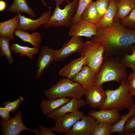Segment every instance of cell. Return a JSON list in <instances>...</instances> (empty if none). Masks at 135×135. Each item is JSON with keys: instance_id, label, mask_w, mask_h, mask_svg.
Masks as SVG:
<instances>
[{"instance_id": "39", "label": "cell", "mask_w": 135, "mask_h": 135, "mask_svg": "<svg viewBox=\"0 0 135 135\" xmlns=\"http://www.w3.org/2000/svg\"><path fill=\"white\" fill-rule=\"evenodd\" d=\"M42 2L43 6L45 7H47L48 5L45 0H40ZM71 0H54L56 6H59L64 2H66L67 3L70 2Z\"/></svg>"}, {"instance_id": "17", "label": "cell", "mask_w": 135, "mask_h": 135, "mask_svg": "<svg viewBox=\"0 0 135 135\" xmlns=\"http://www.w3.org/2000/svg\"><path fill=\"white\" fill-rule=\"evenodd\" d=\"M96 75L88 66L86 65L84 66L81 70L71 80L78 83L87 90L94 85Z\"/></svg>"}, {"instance_id": "20", "label": "cell", "mask_w": 135, "mask_h": 135, "mask_svg": "<svg viewBox=\"0 0 135 135\" xmlns=\"http://www.w3.org/2000/svg\"><path fill=\"white\" fill-rule=\"evenodd\" d=\"M19 18L17 14L8 20L0 22V36H5L12 41L15 40L14 34L19 25Z\"/></svg>"}, {"instance_id": "38", "label": "cell", "mask_w": 135, "mask_h": 135, "mask_svg": "<svg viewBox=\"0 0 135 135\" xmlns=\"http://www.w3.org/2000/svg\"><path fill=\"white\" fill-rule=\"evenodd\" d=\"M0 116L2 120L4 121L8 120L11 118L10 112L4 107H0Z\"/></svg>"}, {"instance_id": "37", "label": "cell", "mask_w": 135, "mask_h": 135, "mask_svg": "<svg viewBox=\"0 0 135 135\" xmlns=\"http://www.w3.org/2000/svg\"><path fill=\"white\" fill-rule=\"evenodd\" d=\"M39 131L38 135H56L54 133L52 128L45 127L42 125L38 126Z\"/></svg>"}, {"instance_id": "9", "label": "cell", "mask_w": 135, "mask_h": 135, "mask_svg": "<svg viewBox=\"0 0 135 135\" xmlns=\"http://www.w3.org/2000/svg\"><path fill=\"white\" fill-rule=\"evenodd\" d=\"M82 112L78 110L69 112L57 118L55 120V126L52 128L53 132L64 133L70 130L73 125L84 116Z\"/></svg>"}, {"instance_id": "40", "label": "cell", "mask_w": 135, "mask_h": 135, "mask_svg": "<svg viewBox=\"0 0 135 135\" xmlns=\"http://www.w3.org/2000/svg\"><path fill=\"white\" fill-rule=\"evenodd\" d=\"M6 4L5 1L3 0H0V11H3L6 8Z\"/></svg>"}, {"instance_id": "19", "label": "cell", "mask_w": 135, "mask_h": 135, "mask_svg": "<svg viewBox=\"0 0 135 135\" xmlns=\"http://www.w3.org/2000/svg\"><path fill=\"white\" fill-rule=\"evenodd\" d=\"M116 0H109L108 8L103 16L96 25L100 28L108 29L113 26L114 18L116 14Z\"/></svg>"}, {"instance_id": "42", "label": "cell", "mask_w": 135, "mask_h": 135, "mask_svg": "<svg viewBox=\"0 0 135 135\" xmlns=\"http://www.w3.org/2000/svg\"></svg>"}, {"instance_id": "15", "label": "cell", "mask_w": 135, "mask_h": 135, "mask_svg": "<svg viewBox=\"0 0 135 135\" xmlns=\"http://www.w3.org/2000/svg\"><path fill=\"white\" fill-rule=\"evenodd\" d=\"M87 104L82 98H72L68 102L56 110L46 115L47 117L55 120L66 114L79 110L82 106Z\"/></svg>"}, {"instance_id": "7", "label": "cell", "mask_w": 135, "mask_h": 135, "mask_svg": "<svg viewBox=\"0 0 135 135\" xmlns=\"http://www.w3.org/2000/svg\"><path fill=\"white\" fill-rule=\"evenodd\" d=\"M22 113L20 111L17 112L15 116L7 121L0 120L1 130L2 135H19L23 130H28L38 135L39 129L33 130L26 127L23 123Z\"/></svg>"}, {"instance_id": "6", "label": "cell", "mask_w": 135, "mask_h": 135, "mask_svg": "<svg viewBox=\"0 0 135 135\" xmlns=\"http://www.w3.org/2000/svg\"><path fill=\"white\" fill-rule=\"evenodd\" d=\"M79 1L73 0L67 3L62 9L56 6L48 22L43 24L44 28L48 29L51 26L54 28L62 26L71 27V21L77 10Z\"/></svg>"}, {"instance_id": "35", "label": "cell", "mask_w": 135, "mask_h": 135, "mask_svg": "<svg viewBox=\"0 0 135 135\" xmlns=\"http://www.w3.org/2000/svg\"><path fill=\"white\" fill-rule=\"evenodd\" d=\"M109 0H96L95 2L96 8L100 16L102 18L108 7Z\"/></svg>"}, {"instance_id": "12", "label": "cell", "mask_w": 135, "mask_h": 135, "mask_svg": "<svg viewBox=\"0 0 135 135\" xmlns=\"http://www.w3.org/2000/svg\"><path fill=\"white\" fill-rule=\"evenodd\" d=\"M41 14L40 16L36 20H33L22 15L18 13L20 20L19 23L16 29L23 31L27 30L34 31L37 29L41 25L47 22L51 16V8Z\"/></svg>"}, {"instance_id": "23", "label": "cell", "mask_w": 135, "mask_h": 135, "mask_svg": "<svg viewBox=\"0 0 135 135\" xmlns=\"http://www.w3.org/2000/svg\"><path fill=\"white\" fill-rule=\"evenodd\" d=\"M7 10L13 14L25 12L31 17L36 16V13L28 4L26 0H14L12 4Z\"/></svg>"}, {"instance_id": "24", "label": "cell", "mask_w": 135, "mask_h": 135, "mask_svg": "<svg viewBox=\"0 0 135 135\" xmlns=\"http://www.w3.org/2000/svg\"><path fill=\"white\" fill-rule=\"evenodd\" d=\"M116 14L115 18L122 19L127 16L135 8L134 0H116Z\"/></svg>"}, {"instance_id": "21", "label": "cell", "mask_w": 135, "mask_h": 135, "mask_svg": "<svg viewBox=\"0 0 135 135\" xmlns=\"http://www.w3.org/2000/svg\"><path fill=\"white\" fill-rule=\"evenodd\" d=\"M70 98H60L42 99L40 104V106L44 115L53 112L68 102L70 100Z\"/></svg>"}, {"instance_id": "5", "label": "cell", "mask_w": 135, "mask_h": 135, "mask_svg": "<svg viewBox=\"0 0 135 135\" xmlns=\"http://www.w3.org/2000/svg\"><path fill=\"white\" fill-rule=\"evenodd\" d=\"M104 50L102 44L91 40L84 43L78 53L81 56L85 57L86 65L97 74L103 64Z\"/></svg>"}, {"instance_id": "30", "label": "cell", "mask_w": 135, "mask_h": 135, "mask_svg": "<svg viewBox=\"0 0 135 135\" xmlns=\"http://www.w3.org/2000/svg\"><path fill=\"white\" fill-rule=\"evenodd\" d=\"M93 0H79L78 8L71 22V26L78 22L81 18L84 12Z\"/></svg>"}, {"instance_id": "13", "label": "cell", "mask_w": 135, "mask_h": 135, "mask_svg": "<svg viewBox=\"0 0 135 135\" xmlns=\"http://www.w3.org/2000/svg\"><path fill=\"white\" fill-rule=\"evenodd\" d=\"M54 50L48 46H42L36 60V78L40 77L44 71L54 61Z\"/></svg>"}, {"instance_id": "18", "label": "cell", "mask_w": 135, "mask_h": 135, "mask_svg": "<svg viewBox=\"0 0 135 135\" xmlns=\"http://www.w3.org/2000/svg\"><path fill=\"white\" fill-rule=\"evenodd\" d=\"M88 116L95 118L98 123L109 122L114 124L120 119L122 116L116 109L92 110L88 114Z\"/></svg>"}, {"instance_id": "25", "label": "cell", "mask_w": 135, "mask_h": 135, "mask_svg": "<svg viewBox=\"0 0 135 135\" xmlns=\"http://www.w3.org/2000/svg\"><path fill=\"white\" fill-rule=\"evenodd\" d=\"M128 111L127 114L122 116L117 122L112 125L110 130L111 133L116 132L119 135L124 134L123 128L126 123L131 117L135 114V103Z\"/></svg>"}, {"instance_id": "31", "label": "cell", "mask_w": 135, "mask_h": 135, "mask_svg": "<svg viewBox=\"0 0 135 135\" xmlns=\"http://www.w3.org/2000/svg\"><path fill=\"white\" fill-rule=\"evenodd\" d=\"M113 124L110 122L98 123L96 126L92 135H111V128Z\"/></svg>"}, {"instance_id": "41", "label": "cell", "mask_w": 135, "mask_h": 135, "mask_svg": "<svg viewBox=\"0 0 135 135\" xmlns=\"http://www.w3.org/2000/svg\"><path fill=\"white\" fill-rule=\"evenodd\" d=\"M128 135H135V132L129 134Z\"/></svg>"}, {"instance_id": "10", "label": "cell", "mask_w": 135, "mask_h": 135, "mask_svg": "<svg viewBox=\"0 0 135 135\" xmlns=\"http://www.w3.org/2000/svg\"><path fill=\"white\" fill-rule=\"evenodd\" d=\"M99 28L96 24L90 22L82 17L77 22L70 28L68 33L69 36H84L91 38L97 35Z\"/></svg>"}, {"instance_id": "3", "label": "cell", "mask_w": 135, "mask_h": 135, "mask_svg": "<svg viewBox=\"0 0 135 135\" xmlns=\"http://www.w3.org/2000/svg\"><path fill=\"white\" fill-rule=\"evenodd\" d=\"M130 84L127 79L120 83L116 89L105 90L106 97L100 110L115 109L122 110L130 108L135 103L133 96L130 94Z\"/></svg>"}, {"instance_id": "33", "label": "cell", "mask_w": 135, "mask_h": 135, "mask_svg": "<svg viewBox=\"0 0 135 135\" xmlns=\"http://www.w3.org/2000/svg\"><path fill=\"white\" fill-rule=\"evenodd\" d=\"M24 99L21 96L13 101H8L4 103V107L10 112H14L18 108L20 104Z\"/></svg>"}, {"instance_id": "32", "label": "cell", "mask_w": 135, "mask_h": 135, "mask_svg": "<svg viewBox=\"0 0 135 135\" xmlns=\"http://www.w3.org/2000/svg\"><path fill=\"white\" fill-rule=\"evenodd\" d=\"M121 24L131 30H135V8L126 17L120 20Z\"/></svg>"}, {"instance_id": "29", "label": "cell", "mask_w": 135, "mask_h": 135, "mask_svg": "<svg viewBox=\"0 0 135 135\" xmlns=\"http://www.w3.org/2000/svg\"><path fill=\"white\" fill-rule=\"evenodd\" d=\"M129 54L127 52L124 54L121 58L122 62L126 66L135 70V43L132 46Z\"/></svg>"}, {"instance_id": "8", "label": "cell", "mask_w": 135, "mask_h": 135, "mask_svg": "<svg viewBox=\"0 0 135 135\" xmlns=\"http://www.w3.org/2000/svg\"><path fill=\"white\" fill-rule=\"evenodd\" d=\"M84 43L81 38L72 36L68 42L63 44L61 49L54 50V61H58L64 60L71 54L78 52L83 46Z\"/></svg>"}, {"instance_id": "2", "label": "cell", "mask_w": 135, "mask_h": 135, "mask_svg": "<svg viewBox=\"0 0 135 135\" xmlns=\"http://www.w3.org/2000/svg\"><path fill=\"white\" fill-rule=\"evenodd\" d=\"M127 68L120 58L112 56L104 57L101 68L96 74L95 84L102 86L112 81L120 83L127 79Z\"/></svg>"}, {"instance_id": "1", "label": "cell", "mask_w": 135, "mask_h": 135, "mask_svg": "<svg viewBox=\"0 0 135 135\" xmlns=\"http://www.w3.org/2000/svg\"><path fill=\"white\" fill-rule=\"evenodd\" d=\"M120 20L115 17L112 28H99L98 34L91 38V40L104 46V57L112 56L121 58L124 54L130 52L132 46L135 43V30L122 26Z\"/></svg>"}, {"instance_id": "34", "label": "cell", "mask_w": 135, "mask_h": 135, "mask_svg": "<svg viewBox=\"0 0 135 135\" xmlns=\"http://www.w3.org/2000/svg\"><path fill=\"white\" fill-rule=\"evenodd\" d=\"M135 132V114L127 120L123 128L124 134L128 135Z\"/></svg>"}, {"instance_id": "4", "label": "cell", "mask_w": 135, "mask_h": 135, "mask_svg": "<svg viewBox=\"0 0 135 135\" xmlns=\"http://www.w3.org/2000/svg\"><path fill=\"white\" fill-rule=\"evenodd\" d=\"M86 90L77 82L65 77L60 79L49 88L44 92L48 99L60 98H82Z\"/></svg>"}, {"instance_id": "14", "label": "cell", "mask_w": 135, "mask_h": 135, "mask_svg": "<svg viewBox=\"0 0 135 135\" xmlns=\"http://www.w3.org/2000/svg\"><path fill=\"white\" fill-rule=\"evenodd\" d=\"M85 95L87 104L94 108H100L106 97L105 91L102 86L96 84L87 90Z\"/></svg>"}, {"instance_id": "16", "label": "cell", "mask_w": 135, "mask_h": 135, "mask_svg": "<svg viewBox=\"0 0 135 135\" xmlns=\"http://www.w3.org/2000/svg\"><path fill=\"white\" fill-rule=\"evenodd\" d=\"M86 65V58L84 56L72 60L58 71V74L61 76L72 80Z\"/></svg>"}, {"instance_id": "28", "label": "cell", "mask_w": 135, "mask_h": 135, "mask_svg": "<svg viewBox=\"0 0 135 135\" xmlns=\"http://www.w3.org/2000/svg\"><path fill=\"white\" fill-rule=\"evenodd\" d=\"M10 40L5 36H0V55L1 56H5L7 60L10 64H12L13 59L10 46Z\"/></svg>"}, {"instance_id": "36", "label": "cell", "mask_w": 135, "mask_h": 135, "mask_svg": "<svg viewBox=\"0 0 135 135\" xmlns=\"http://www.w3.org/2000/svg\"><path fill=\"white\" fill-rule=\"evenodd\" d=\"M127 80L130 84L129 92L131 96L135 97V70L129 74Z\"/></svg>"}, {"instance_id": "26", "label": "cell", "mask_w": 135, "mask_h": 135, "mask_svg": "<svg viewBox=\"0 0 135 135\" xmlns=\"http://www.w3.org/2000/svg\"><path fill=\"white\" fill-rule=\"evenodd\" d=\"M10 48L11 52L19 53L21 57L26 56L32 60L33 59L34 55L37 54L39 50L38 48L22 46L17 43H12Z\"/></svg>"}, {"instance_id": "11", "label": "cell", "mask_w": 135, "mask_h": 135, "mask_svg": "<svg viewBox=\"0 0 135 135\" xmlns=\"http://www.w3.org/2000/svg\"><path fill=\"white\" fill-rule=\"evenodd\" d=\"M77 121L64 135H92L94 128L98 123L94 118L83 116Z\"/></svg>"}, {"instance_id": "22", "label": "cell", "mask_w": 135, "mask_h": 135, "mask_svg": "<svg viewBox=\"0 0 135 135\" xmlns=\"http://www.w3.org/2000/svg\"><path fill=\"white\" fill-rule=\"evenodd\" d=\"M14 34L24 42H29L33 47L39 49L42 42V36L38 32H32L30 34L27 31L16 29Z\"/></svg>"}, {"instance_id": "27", "label": "cell", "mask_w": 135, "mask_h": 135, "mask_svg": "<svg viewBox=\"0 0 135 135\" xmlns=\"http://www.w3.org/2000/svg\"><path fill=\"white\" fill-rule=\"evenodd\" d=\"M82 17L86 21L96 24L101 18L97 11L95 2L92 1L86 9L82 16Z\"/></svg>"}]
</instances>
